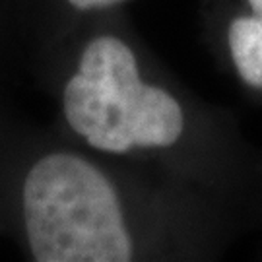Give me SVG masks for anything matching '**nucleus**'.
Wrapping results in <instances>:
<instances>
[{
	"instance_id": "6",
	"label": "nucleus",
	"mask_w": 262,
	"mask_h": 262,
	"mask_svg": "<svg viewBox=\"0 0 262 262\" xmlns=\"http://www.w3.org/2000/svg\"><path fill=\"white\" fill-rule=\"evenodd\" d=\"M0 239H4V212H2V202H0Z\"/></svg>"
},
{
	"instance_id": "4",
	"label": "nucleus",
	"mask_w": 262,
	"mask_h": 262,
	"mask_svg": "<svg viewBox=\"0 0 262 262\" xmlns=\"http://www.w3.org/2000/svg\"><path fill=\"white\" fill-rule=\"evenodd\" d=\"M130 0H0V41H18L26 53L78 24L126 8Z\"/></svg>"
},
{
	"instance_id": "3",
	"label": "nucleus",
	"mask_w": 262,
	"mask_h": 262,
	"mask_svg": "<svg viewBox=\"0 0 262 262\" xmlns=\"http://www.w3.org/2000/svg\"><path fill=\"white\" fill-rule=\"evenodd\" d=\"M196 16L217 72L262 111V0H198Z\"/></svg>"
},
{
	"instance_id": "7",
	"label": "nucleus",
	"mask_w": 262,
	"mask_h": 262,
	"mask_svg": "<svg viewBox=\"0 0 262 262\" xmlns=\"http://www.w3.org/2000/svg\"><path fill=\"white\" fill-rule=\"evenodd\" d=\"M254 254H256V256H258V258H262V243H260V247H258V249H256V251H254Z\"/></svg>"
},
{
	"instance_id": "2",
	"label": "nucleus",
	"mask_w": 262,
	"mask_h": 262,
	"mask_svg": "<svg viewBox=\"0 0 262 262\" xmlns=\"http://www.w3.org/2000/svg\"><path fill=\"white\" fill-rule=\"evenodd\" d=\"M26 55L60 134L262 220V144L247 136L237 111L196 94L156 55L128 8Z\"/></svg>"
},
{
	"instance_id": "5",
	"label": "nucleus",
	"mask_w": 262,
	"mask_h": 262,
	"mask_svg": "<svg viewBox=\"0 0 262 262\" xmlns=\"http://www.w3.org/2000/svg\"><path fill=\"white\" fill-rule=\"evenodd\" d=\"M2 60H4V47H2V41H0V115L10 111L8 101H6V92H4V66H2Z\"/></svg>"
},
{
	"instance_id": "1",
	"label": "nucleus",
	"mask_w": 262,
	"mask_h": 262,
	"mask_svg": "<svg viewBox=\"0 0 262 262\" xmlns=\"http://www.w3.org/2000/svg\"><path fill=\"white\" fill-rule=\"evenodd\" d=\"M4 239L31 262H212L262 220L200 188L0 115Z\"/></svg>"
}]
</instances>
